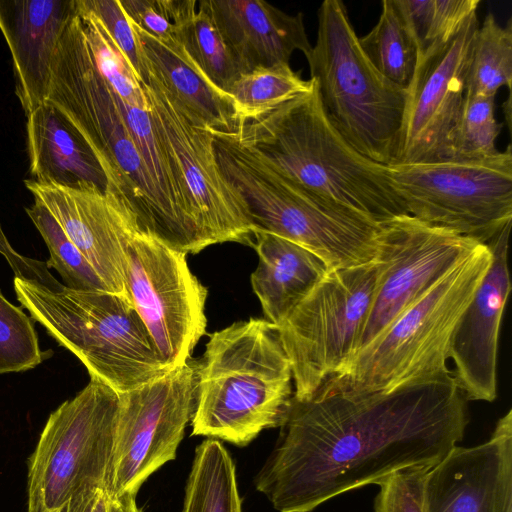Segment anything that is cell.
<instances>
[{"mask_svg": "<svg viewBox=\"0 0 512 512\" xmlns=\"http://www.w3.org/2000/svg\"><path fill=\"white\" fill-rule=\"evenodd\" d=\"M103 25L141 84L149 78V67L136 32L128 20L120 0H79Z\"/></svg>", "mask_w": 512, "mask_h": 512, "instance_id": "cell-36", "label": "cell"}, {"mask_svg": "<svg viewBox=\"0 0 512 512\" xmlns=\"http://www.w3.org/2000/svg\"><path fill=\"white\" fill-rule=\"evenodd\" d=\"M478 26L474 13L446 43L419 58L407 89L394 164L453 160L455 130Z\"/></svg>", "mask_w": 512, "mask_h": 512, "instance_id": "cell-16", "label": "cell"}, {"mask_svg": "<svg viewBox=\"0 0 512 512\" xmlns=\"http://www.w3.org/2000/svg\"><path fill=\"white\" fill-rule=\"evenodd\" d=\"M17 300L56 342L117 394L172 369L160 356L130 299L106 290L51 289L14 277Z\"/></svg>", "mask_w": 512, "mask_h": 512, "instance_id": "cell-6", "label": "cell"}, {"mask_svg": "<svg viewBox=\"0 0 512 512\" xmlns=\"http://www.w3.org/2000/svg\"><path fill=\"white\" fill-rule=\"evenodd\" d=\"M128 20L169 48H177L185 22L197 9L195 0H120Z\"/></svg>", "mask_w": 512, "mask_h": 512, "instance_id": "cell-35", "label": "cell"}, {"mask_svg": "<svg viewBox=\"0 0 512 512\" xmlns=\"http://www.w3.org/2000/svg\"><path fill=\"white\" fill-rule=\"evenodd\" d=\"M195 403L189 363L118 394L108 495L137 494L151 474L174 460Z\"/></svg>", "mask_w": 512, "mask_h": 512, "instance_id": "cell-14", "label": "cell"}, {"mask_svg": "<svg viewBox=\"0 0 512 512\" xmlns=\"http://www.w3.org/2000/svg\"><path fill=\"white\" fill-rule=\"evenodd\" d=\"M108 493L97 489L73 501L63 512H107Z\"/></svg>", "mask_w": 512, "mask_h": 512, "instance_id": "cell-39", "label": "cell"}, {"mask_svg": "<svg viewBox=\"0 0 512 512\" xmlns=\"http://www.w3.org/2000/svg\"><path fill=\"white\" fill-rule=\"evenodd\" d=\"M231 134L307 191L366 221L381 225L408 215L387 165L363 156L336 131L314 81L307 93L237 119Z\"/></svg>", "mask_w": 512, "mask_h": 512, "instance_id": "cell-3", "label": "cell"}, {"mask_svg": "<svg viewBox=\"0 0 512 512\" xmlns=\"http://www.w3.org/2000/svg\"><path fill=\"white\" fill-rule=\"evenodd\" d=\"M131 24L150 73L186 113L209 131L233 132L236 114L230 96L204 76L181 46L169 48Z\"/></svg>", "mask_w": 512, "mask_h": 512, "instance_id": "cell-24", "label": "cell"}, {"mask_svg": "<svg viewBox=\"0 0 512 512\" xmlns=\"http://www.w3.org/2000/svg\"><path fill=\"white\" fill-rule=\"evenodd\" d=\"M46 101L90 148L106 177V189L132 213L139 231L172 249H189L193 237L152 177L119 95L95 65L78 12L57 44Z\"/></svg>", "mask_w": 512, "mask_h": 512, "instance_id": "cell-2", "label": "cell"}, {"mask_svg": "<svg viewBox=\"0 0 512 512\" xmlns=\"http://www.w3.org/2000/svg\"><path fill=\"white\" fill-rule=\"evenodd\" d=\"M213 20L246 73L289 64L295 51L312 49L303 15H289L263 0H206Z\"/></svg>", "mask_w": 512, "mask_h": 512, "instance_id": "cell-21", "label": "cell"}, {"mask_svg": "<svg viewBox=\"0 0 512 512\" xmlns=\"http://www.w3.org/2000/svg\"><path fill=\"white\" fill-rule=\"evenodd\" d=\"M327 119L357 152L396 162L407 91L385 78L364 53L346 7L325 0L316 43L306 57Z\"/></svg>", "mask_w": 512, "mask_h": 512, "instance_id": "cell-8", "label": "cell"}, {"mask_svg": "<svg viewBox=\"0 0 512 512\" xmlns=\"http://www.w3.org/2000/svg\"><path fill=\"white\" fill-rule=\"evenodd\" d=\"M26 133L30 179L62 187L91 184L106 190V177L92 151L51 103L45 101L27 116Z\"/></svg>", "mask_w": 512, "mask_h": 512, "instance_id": "cell-22", "label": "cell"}, {"mask_svg": "<svg viewBox=\"0 0 512 512\" xmlns=\"http://www.w3.org/2000/svg\"><path fill=\"white\" fill-rule=\"evenodd\" d=\"M97 273L109 292L130 299L126 288L128 241L138 230L120 198L91 184L78 187L24 181ZM140 232V231H139Z\"/></svg>", "mask_w": 512, "mask_h": 512, "instance_id": "cell-17", "label": "cell"}, {"mask_svg": "<svg viewBox=\"0 0 512 512\" xmlns=\"http://www.w3.org/2000/svg\"><path fill=\"white\" fill-rule=\"evenodd\" d=\"M496 97L465 93L455 130L453 160H482L500 151L496 139L501 124L494 114Z\"/></svg>", "mask_w": 512, "mask_h": 512, "instance_id": "cell-34", "label": "cell"}, {"mask_svg": "<svg viewBox=\"0 0 512 512\" xmlns=\"http://www.w3.org/2000/svg\"><path fill=\"white\" fill-rule=\"evenodd\" d=\"M511 223L487 243L492 259L453 332L449 358L466 400L492 402L497 396V354L503 311L511 290L508 238Z\"/></svg>", "mask_w": 512, "mask_h": 512, "instance_id": "cell-19", "label": "cell"}, {"mask_svg": "<svg viewBox=\"0 0 512 512\" xmlns=\"http://www.w3.org/2000/svg\"><path fill=\"white\" fill-rule=\"evenodd\" d=\"M359 43L373 66L407 91L419 61V49L399 0H383L376 25Z\"/></svg>", "mask_w": 512, "mask_h": 512, "instance_id": "cell-25", "label": "cell"}, {"mask_svg": "<svg viewBox=\"0 0 512 512\" xmlns=\"http://www.w3.org/2000/svg\"><path fill=\"white\" fill-rule=\"evenodd\" d=\"M194 372L192 436L244 447L288 415L291 365L277 327L266 319L238 321L212 333Z\"/></svg>", "mask_w": 512, "mask_h": 512, "instance_id": "cell-4", "label": "cell"}, {"mask_svg": "<svg viewBox=\"0 0 512 512\" xmlns=\"http://www.w3.org/2000/svg\"><path fill=\"white\" fill-rule=\"evenodd\" d=\"M34 322L0 292V374L33 369L53 354L41 350Z\"/></svg>", "mask_w": 512, "mask_h": 512, "instance_id": "cell-33", "label": "cell"}, {"mask_svg": "<svg viewBox=\"0 0 512 512\" xmlns=\"http://www.w3.org/2000/svg\"><path fill=\"white\" fill-rule=\"evenodd\" d=\"M491 259L489 246L479 243L319 391H390L451 372L447 360L453 332Z\"/></svg>", "mask_w": 512, "mask_h": 512, "instance_id": "cell-7", "label": "cell"}, {"mask_svg": "<svg viewBox=\"0 0 512 512\" xmlns=\"http://www.w3.org/2000/svg\"><path fill=\"white\" fill-rule=\"evenodd\" d=\"M428 467H409L379 481L374 512H425L424 480Z\"/></svg>", "mask_w": 512, "mask_h": 512, "instance_id": "cell-37", "label": "cell"}, {"mask_svg": "<svg viewBox=\"0 0 512 512\" xmlns=\"http://www.w3.org/2000/svg\"><path fill=\"white\" fill-rule=\"evenodd\" d=\"M313 81L303 80L289 64L256 68L242 74L228 91L236 120L257 115L309 92Z\"/></svg>", "mask_w": 512, "mask_h": 512, "instance_id": "cell-29", "label": "cell"}, {"mask_svg": "<svg viewBox=\"0 0 512 512\" xmlns=\"http://www.w3.org/2000/svg\"><path fill=\"white\" fill-rule=\"evenodd\" d=\"M181 512H242L235 464L219 440L196 447Z\"/></svg>", "mask_w": 512, "mask_h": 512, "instance_id": "cell-26", "label": "cell"}, {"mask_svg": "<svg viewBox=\"0 0 512 512\" xmlns=\"http://www.w3.org/2000/svg\"><path fill=\"white\" fill-rule=\"evenodd\" d=\"M452 372L390 391H319L293 398L254 485L279 512H310L403 469L432 468L468 425Z\"/></svg>", "mask_w": 512, "mask_h": 512, "instance_id": "cell-1", "label": "cell"}, {"mask_svg": "<svg viewBox=\"0 0 512 512\" xmlns=\"http://www.w3.org/2000/svg\"><path fill=\"white\" fill-rule=\"evenodd\" d=\"M425 512H512V410L491 437L454 447L424 480Z\"/></svg>", "mask_w": 512, "mask_h": 512, "instance_id": "cell-18", "label": "cell"}, {"mask_svg": "<svg viewBox=\"0 0 512 512\" xmlns=\"http://www.w3.org/2000/svg\"><path fill=\"white\" fill-rule=\"evenodd\" d=\"M76 0H0V31L11 53L15 93L26 117L48 96L59 39Z\"/></svg>", "mask_w": 512, "mask_h": 512, "instance_id": "cell-20", "label": "cell"}, {"mask_svg": "<svg viewBox=\"0 0 512 512\" xmlns=\"http://www.w3.org/2000/svg\"><path fill=\"white\" fill-rule=\"evenodd\" d=\"M408 215L487 244L512 220L511 145L482 160L387 165Z\"/></svg>", "mask_w": 512, "mask_h": 512, "instance_id": "cell-11", "label": "cell"}, {"mask_svg": "<svg viewBox=\"0 0 512 512\" xmlns=\"http://www.w3.org/2000/svg\"><path fill=\"white\" fill-rule=\"evenodd\" d=\"M220 169L243 200L253 233L292 241L330 270L373 261L380 225L307 191L231 133L211 132Z\"/></svg>", "mask_w": 512, "mask_h": 512, "instance_id": "cell-5", "label": "cell"}, {"mask_svg": "<svg viewBox=\"0 0 512 512\" xmlns=\"http://www.w3.org/2000/svg\"><path fill=\"white\" fill-rule=\"evenodd\" d=\"M375 284L374 259L329 270L276 326L291 365L295 400L311 399L353 357Z\"/></svg>", "mask_w": 512, "mask_h": 512, "instance_id": "cell-10", "label": "cell"}, {"mask_svg": "<svg viewBox=\"0 0 512 512\" xmlns=\"http://www.w3.org/2000/svg\"><path fill=\"white\" fill-rule=\"evenodd\" d=\"M118 394L97 379L48 417L28 459L27 512H63L84 494L109 493Z\"/></svg>", "mask_w": 512, "mask_h": 512, "instance_id": "cell-9", "label": "cell"}, {"mask_svg": "<svg viewBox=\"0 0 512 512\" xmlns=\"http://www.w3.org/2000/svg\"><path fill=\"white\" fill-rule=\"evenodd\" d=\"M135 497L132 493L108 495L107 512H141Z\"/></svg>", "mask_w": 512, "mask_h": 512, "instance_id": "cell-40", "label": "cell"}, {"mask_svg": "<svg viewBox=\"0 0 512 512\" xmlns=\"http://www.w3.org/2000/svg\"><path fill=\"white\" fill-rule=\"evenodd\" d=\"M479 243L410 215L381 224L374 257L376 284L355 354Z\"/></svg>", "mask_w": 512, "mask_h": 512, "instance_id": "cell-15", "label": "cell"}, {"mask_svg": "<svg viewBox=\"0 0 512 512\" xmlns=\"http://www.w3.org/2000/svg\"><path fill=\"white\" fill-rule=\"evenodd\" d=\"M179 44L204 76L226 94L246 73L216 26L206 0L197 1V9L181 29Z\"/></svg>", "mask_w": 512, "mask_h": 512, "instance_id": "cell-27", "label": "cell"}, {"mask_svg": "<svg viewBox=\"0 0 512 512\" xmlns=\"http://www.w3.org/2000/svg\"><path fill=\"white\" fill-rule=\"evenodd\" d=\"M512 82V21L502 27L488 13L474 36L466 76V92L474 96L496 97L502 86Z\"/></svg>", "mask_w": 512, "mask_h": 512, "instance_id": "cell-28", "label": "cell"}, {"mask_svg": "<svg viewBox=\"0 0 512 512\" xmlns=\"http://www.w3.org/2000/svg\"><path fill=\"white\" fill-rule=\"evenodd\" d=\"M419 49V58L446 43L474 13L479 0H399Z\"/></svg>", "mask_w": 512, "mask_h": 512, "instance_id": "cell-31", "label": "cell"}, {"mask_svg": "<svg viewBox=\"0 0 512 512\" xmlns=\"http://www.w3.org/2000/svg\"><path fill=\"white\" fill-rule=\"evenodd\" d=\"M25 211L50 253L46 262L48 269H56L64 280V286L74 290L108 291L84 255L41 202L34 199V203L26 207Z\"/></svg>", "mask_w": 512, "mask_h": 512, "instance_id": "cell-30", "label": "cell"}, {"mask_svg": "<svg viewBox=\"0 0 512 512\" xmlns=\"http://www.w3.org/2000/svg\"><path fill=\"white\" fill-rule=\"evenodd\" d=\"M186 255L139 231L130 237L126 253L128 295L172 370L189 363L207 327V288L190 270Z\"/></svg>", "mask_w": 512, "mask_h": 512, "instance_id": "cell-13", "label": "cell"}, {"mask_svg": "<svg viewBox=\"0 0 512 512\" xmlns=\"http://www.w3.org/2000/svg\"><path fill=\"white\" fill-rule=\"evenodd\" d=\"M0 254L7 260L15 277L37 281L49 288H56L61 283L49 272L46 262L31 259L19 254L10 244L0 224Z\"/></svg>", "mask_w": 512, "mask_h": 512, "instance_id": "cell-38", "label": "cell"}, {"mask_svg": "<svg viewBox=\"0 0 512 512\" xmlns=\"http://www.w3.org/2000/svg\"><path fill=\"white\" fill-rule=\"evenodd\" d=\"M142 88L155 127L182 179L203 249L223 242L252 244L247 208L220 169L211 132L196 123L151 73Z\"/></svg>", "mask_w": 512, "mask_h": 512, "instance_id": "cell-12", "label": "cell"}, {"mask_svg": "<svg viewBox=\"0 0 512 512\" xmlns=\"http://www.w3.org/2000/svg\"><path fill=\"white\" fill-rule=\"evenodd\" d=\"M252 242L258 265L251 284L266 320L278 326L330 270L308 249L285 238L256 231Z\"/></svg>", "mask_w": 512, "mask_h": 512, "instance_id": "cell-23", "label": "cell"}, {"mask_svg": "<svg viewBox=\"0 0 512 512\" xmlns=\"http://www.w3.org/2000/svg\"><path fill=\"white\" fill-rule=\"evenodd\" d=\"M85 38L96 67L119 97L131 106L148 109L142 84L100 21L76 0Z\"/></svg>", "mask_w": 512, "mask_h": 512, "instance_id": "cell-32", "label": "cell"}]
</instances>
